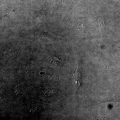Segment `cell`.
Returning a JSON list of instances; mask_svg holds the SVG:
<instances>
[{
	"label": "cell",
	"instance_id": "6da1fadb",
	"mask_svg": "<svg viewBox=\"0 0 120 120\" xmlns=\"http://www.w3.org/2000/svg\"><path fill=\"white\" fill-rule=\"evenodd\" d=\"M74 79L75 86L76 87V89L78 90L82 83L81 71L78 65H77L76 71L74 75Z\"/></svg>",
	"mask_w": 120,
	"mask_h": 120
}]
</instances>
